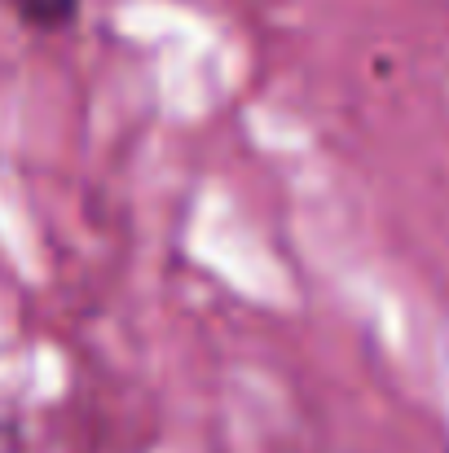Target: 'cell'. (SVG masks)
<instances>
[{
	"mask_svg": "<svg viewBox=\"0 0 449 453\" xmlns=\"http://www.w3.org/2000/svg\"><path fill=\"white\" fill-rule=\"evenodd\" d=\"M31 27H66L80 9V0H9Z\"/></svg>",
	"mask_w": 449,
	"mask_h": 453,
	"instance_id": "6da1fadb",
	"label": "cell"
}]
</instances>
